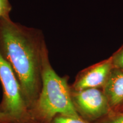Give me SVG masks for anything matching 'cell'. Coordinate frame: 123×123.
I'll return each mask as SVG.
<instances>
[{"instance_id":"6da1fadb","label":"cell","mask_w":123,"mask_h":123,"mask_svg":"<svg viewBox=\"0 0 123 123\" xmlns=\"http://www.w3.org/2000/svg\"><path fill=\"white\" fill-rule=\"evenodd\" d=\"M42 31L0 18V54L17 78L29 111L38 99L41 87L42 52L46 45Z\"/></svg>"},{"instance_id":"7a4b0ae2","label":"cell","mask_w":123,"mask_h":123,"mask_svg":"<svg viewBox=\"0 0 123 123\" xmlns=\"http://www.w3.org/2000/svg\"><path fill=\"white\" fill-rule=\"evenodd\" d=\"M42 87L38 99L30 110L40 123H50L58 115L81 118L74 105L68 77L60 76L51 64L46 44L42 52Z\"/></svg>"},{"instance_id":"3957f363","label":"cell","mask_w":123,"mask_h":123,"mask_svg":"<svg viewBox=\"0 0 123 123\" xmlns=\"http://www.w3.org/2000/svg\"><path fill=\"white\" fill-rule=\"evenodd\" d=\"M0 81L3 99L0 111L6 115L10 122L23 123L30 117V111L25 100L17 78L10 66L0 54Z\"/></svg>"},{"instance_id":"277c9868","label":"cell","mask_w":123,"mask_h":123,"mask_svg":"<svg viewBox=\"0 0 123 123\" xmlns=\"http://www.w3.org/2000/svg\"><path fill=\"white\" fill-rule=\"evenodd\" d=\"M73 104L77 113L86 122L94 123L109 115L113 110L102 89H71Z\"/></svg>"},{"instance_id":"5b68a950","label":"cell","mask_w":123,"mask_h":123,"mask_svg":"<svg viewBox=\"0 0 123 123\" xmlns=\"http://www.w3.org/2000/svg\"><path fill=\"white\" fill-rule=\"evenodd\" d=\"M113 68L111 57L89 66L78 74L71 88L74 91L103 89Z\"/></svg>"},{"instance_id":"8992f818","label":"cell","mask_w":123,"mask_h":123,"mask_svg":"<svg viewBox=\"0 0 123 123\" xmlns=\"http://www.w3.org/2000/svg\"><path fill=\"white\" fill-rule=\"evenodd\" d=\"M103 91L113 111L123 105V71L113 68Z\"/></svg>"},{"instance_id":"52a82bcc","label":"cell","mask_w":123,"mask_h":123,"mask_svg":"<svg viewBox=\"0 0 123 123\" xmlns=\"http://www.w3.org/2000/svg\"><path fill=\"white\" fill-rule=\"evenodd\" d=\"M93 123H123V111H113L107 116Z\"/></svg>"},{"instance_id":"ba28073f","label":"cell","mask_w":123,"mask_h":123,"mask_svg":"<svg viewBox=\"0 0 123 123\" xmlns=\"http://www.w3.org/2000/svg\"><path fill=\"white\" fill-rule=\"evenodd\" d=\"M110 57L113 68L123 71V44Z\"/></svg>"},{"instance_id":"9c48e42d","label":"cell","mask_w":123,"mask_h":123,"mask_svg":"<svg viewBox=\"0 0 123 123\" xmlns=\"http://www.w3.org/2000/svg\"><path fill=\"white\" fill-rule=\"evenodd\" d=\"M50 123H88L81 118H74L58 115Z\"/></svg>"},{"instance_id":"30bf717a","label":"cell","mask_w":123,"mask_h":123,"mask_svg":"<svg viewBox=\"0 0 123 123\" xmlns=\"http://www.w3.org/2000/svg\"><path fill=\"white\" fill-rule=\"evenodd\" d=\"M12 6L9 0H0V18L10 17Z\"/></svg>"},{"instance_id":"8fae6325","label":"cell","mask_w":123,"mask_h":123,"mask_svg":"<svg viewBox=\"0 0 123 123\" xmlns=\"http://www.w3.org/2000/svg\"><path fill=\"white\" fill-rule=\"evenodd\" d=\"M9 120L6 115L0 111V123H9Z\"/></svg>"},{"instance_id":"7c38bea8","label":"cell","mask_w":123,"mask_h":123,"mask_svg":"<svg viewBox=\"0 0 123 123\" xmlns=\"http://www.w3.org/2000/svg\"><path fill=\"white\" fill-rule=\"evenodd\" d=\"M115 111H123V105L122 106H121L120 108H119L117 110H116Z\"/></svg>"}]
</instances>
